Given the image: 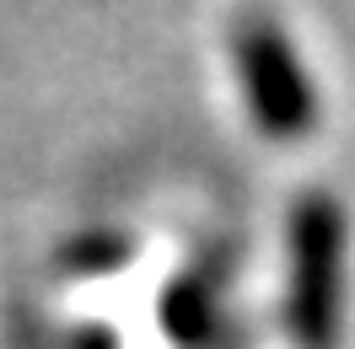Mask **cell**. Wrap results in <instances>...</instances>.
<instances>
[{"mask_svg": "<svg viewBox=\"0 0 355 349\" xmlns=\"http://www.w3.org/2000/svg\"><path fill=\"white\" fill-rule=\"evenodd\" d=\"M286 328L296 349H334L345 290V210L334 194H302L286 231Z\"/></svg>", "mask_w": 355, "mask_h": 349, "instance_id": "cell-1", "label": "cell"}, {"mask_svg": "<svg viewBox=\"0 0 355 349\" xmlns=\"http://www.w3.org/2000/svg\"><path fill=\"white\" fill-rule=\"evenodd\" d=\"M237 75H243V97L259 134L269 140H307L318 124V97L296 48L269 17H248L237 22Z\"/></svg>", "mask_w": 355, "mask_h": 349, "instance_id": "cell-2", "label": "cell"}, {"mask_svg": "<svg viewBox=\"0 0 355 349\" xmlns=\"http://www.w3.org/2000/svg\"><path fill=\"white\" fill-rule=\"evenodd\" d=\"M156 323L167 333L173 349H210L221 333V306L216 290L200 274H173L162 285V301H156Z\"/></svg>", "mask_w": 355, "mask_h": 349, "instance_id": "cell-3", "label": "cell"}, {"mask_svg": "<svg viewBox=\"0 0 355 349\" xmlns=\"http://www.w3.org/2000/svg\"><path fill=\"white\" fill-rule=\"evenodd\" d=\"M130 258H135V242L124 231H81L60 247L65 274H119Z\"/></svg>", "mask_w": 355, "mask_h": 349, "instance_id": "cell-4", "label": "cell"}, {"mask_svg": "<svg viewBox=\"0 0 355 349\" xmlns=\"http://www.w3.org/2000/svg\"><path fill=\"white\" fill-rule=\"evenodd\" d=\"M70 349H119V333L103 328V323H87V328L70 333Z\"/></svg>", "mask_w": 355, "mask_h": 349, "instance_id": "cell-5", "label": "cell"}]
</instances>
